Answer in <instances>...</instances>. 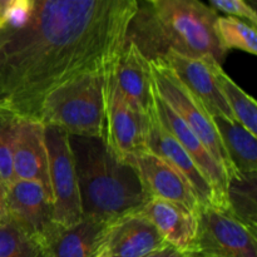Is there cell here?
<instances>
[{"label":"cell","instance_id":"cell-1","mask_svg":"<svg viewBox=\"0 0 257 257\" xmlns=\"http://www.w3.org/2000/svg\"><path fill=\"white\" fill-rule=\"evenodd\" d=\"M138 0H33L22 29L0 28V109L40 120L45 97L115 68Z\"/></svg>","mask_w":257,"mask_h":257},{"label":"cell","instance_id":"cell-2","mask_svg":"<svg viewBox=\"0 0 257 257\" xmlns=\"http://www.w3.org/2000/svg\"><path fill=\"white\" fill-rule=\"evenodd\" d=\"M218 14L201 0H165L138 7L127 33L148 60L168 52L211 59L222 64L226 50L216 33Z\"/></svg>","mask_w":257,"mask_h":257},{"label":"cell","instance_id":"cell-3","mask_svg":"<svg viewBox=\"0 0 257 257\" xmlns=\"http://www.w3.org/2000/svg\"><path fill=\"white\" fill-rule=\"evenodd\" d=\"M83 218L115 222L150 200L137 171L113 155L102 138L69 136Z\"/></svg>","mask_w":257,"mask_h":257},{"label":"cell","instance_id":"cell-4","mask_svg":"<svg viewBox=\"0 0 257 257\" xmlns=\"http://www.w3.org/2000/svg\"><path fill=\"white\" fill-rule=\"evenodd\" d=\"M114 72L115 68L87 73L55 88L43 102L40 122L69 136L103 140L107 89Z\"/></svg>","mask_w":257,"mask_h":257},{"label":"cell","instance_id":"cell-5","mask_svg":"<svg viewBox=\"0 0 257 257\" xmlns=\"http://www.w3.org/2000/svg\"><path fill=\"white\" fill-rule=\"evenodd\" d=\"M150 64L158 97L200 138L213 160L226 173L228 181V178L237 172L230 163L212 117L208 114L205 107L181 84L180 80L162 59L150 60Z\"/></svg>","mask_w":257,"mask_h":257},{"label":"cell","instance_id":"cell-6","mask_svg":"<svg viewBox=\"0 0 257 257\" xmlns=\"http://www.w3.org/2000/svg\"><path fill=\"white\" fill-rule=\"evenodd\" d=\"M196 252L202 257H257L256 228L246 225L227 207L200 206Z\"/></svg>","mask_w":257,"mask_h":257},{"label":"cell","instance_id":"cell-7","mask_svg":"<svg viewBox=\"0 0 257 257\" xmlns=\"http://www.w3.org/2000/svg\"><path fill=\"white\" fill-rule=\"evenodd\" d=\"M53 195V222L70 227L83 220L75 161L69 135L54 125H44Z\"/></svg>","mask_w":257,"mask_h":257},{"label":"cell","instance_id":"cell-8","mask_svg":"<svg viewBox=\"0 0 257 257\" xmlns=\"http://www.w3.org/2000/svg\"><path fill=\"white\" fill-rule=\"evenodd\" d=\"M115 73V72H114ZM148 119L131 107L110 78L105 102V130L103 141L113 155L125 161L130 156L147 148Z\"/></svg>","mask_w":257,"mask_h":257},{"label":"cell","instance_id":"cell-9","mask_svg":"<svg viewBox=\"0 0 257 257\" xmlns=\"http://www.w3.org/2000/svg\"><path fill=\"white\" fill-rule=\"evenodd\" d=\"M8 218L39 246L52 233L53 203L44 188L32 181L15 180L8 187Z\"/></svg>","mask_w":257,"mask_h":257},{"label":"cell","instance_id":"cell-10","mask_svg":"<svg viewBox=\"0 0 257 257\" xmlns=\"http://www.w3.org/2000/svg\"><path fill=\"white\" fill-rule=\"evenodd\" d=\"M181 84L205 107L211 117L235 119L215 75L217 62L168 52L162 58ZM221 65V64H220Z\"/></svg>","mask_w":257,"mask_h":257},{"label":"cell","instance_id":"cell-11","mask_svg":"<svg viewBox=\"0 0 257 257\" xmlns=\"http://www.w3.org/2000/svg\"><path fill=\"white\" fill-rule=\"evenodd\" d=\"M137 171L148 197L178 203L197 212L200 203L187 181L171 165L150 150H142L125 160Z\"/></svg>","mask_w":257,"mask_h":257},{"label":"cell","instance_id":"cell-12","mask_svg":"<svg viewBox=\"0 0 257 257\" xmlns=\"http://www.w3.org/2000/svg\"><path fill=\"white\" fill-rule=\"evenodd\" d=\"M147 150L160 156L178 173H181V176L187 181L190 187L192 188L200 206L213 205L225 207L220 201L215 188L203 176L192 158L160 122L156 113V107L155 112L150 115V119H148Z\"/></svg>","mask_w":257,"mask_h":257},{"label":"cell","instance_id":"cell-13","mask_svg":"<svg viewBox=\"0 0 257 257\" xmlns=\"http://www.w3.org/2000/svg\"><path fill=\"white\" fill-rule=\"evenodd\" d=\"M13 172L15 180L39 183L53 203L44 124L40 120L19 118L13 147Z\"/></svg>","mask_w":257,"mask_h":257},{"label":"cell","instance_id":"cell-14","mask_svg":"<svg viewBox=\"0 0 257 257\" xmlns=\"http://www.w3.org/2000/svg\"><path fill=\"white\" fill-rule=\"evenodd\" d=\"M114 80L118 92L131 107L146 117L155 112L156 88L150 60L133 43H125L118 58Z\"/></svg>","mask_w":257,"mask_h":257},{"label":"cell","instance_id":"cell-15","mask_svg":"<svg viewBox=\"0 0 257 257\" xmlns=\"http://www.w3.org/2000/svg\"><path fill=\"white\" fill-rule=\"evenodd\" d=\"M112 225L83 218L70 227L55 226L40 245L43 257H95L107 245Z\"/></svg>","mask_w":257,"mask_h":257},{"label":"cell","instance_id":"cell-16","mask_svg":"<svg viewBox=\"0 0 257 257\" xmlns=\"http://www.w3.org/2000/svg\"><path fill=\"white\" fill-rule=\"evenodd\" d=\"M156 113H157L158 119L162 123L163 127L173 136V138L180 143L181 147L188 153V156L192 158V161L200 168L203 176L215 188L222 205L227 207L226 205V187H227L226 173L223 172L220 165L213 160L211 153L203 146L200 138L158 97L157 92H156Z\"/></svg>","mask_w":257,"mask_h":257},{"label":"cell","instance_id":"cell-17","mask_svg":"<svg viewBox=\"0 0 257 257\" xmlns=\"http://www.w3.org/2000/svg\"><path fill=\"white\" fill-rule=\"evenodd\" d=\"M137 212L151 221L166 242L182 251L196 252L198 227L196 212L156 197H151Z\"/></svg>","mask_w":257,"mask_h":257},{"label":"cell","instance_id":"cell-18","mask_svg":"<svg viewBox=\"0 0 257 257\" xmlns=\"http://www.w3.org/2000/svg\"><path fill=\"white\" fill-rule=\"evenodd\" d=\"M166 243L151 221L135 212L113 222L107 247L109 257H145Z\"/></svg>","mask_w":257,"mask_h":257},{"label":"cell","instance_id":"cell-19","mask_svg":"<svg viewBox=\"0 0 257 257\" xmlns=\"http://www.w3.org/2000/svg\"><path fill=\"white\" fill-rule=\"evenodd\" d=\"M221 142L233 170L238 173L257 172V137L236 119L212 117Z\"/></svg>","mask_w":257,"mask_h":257},{"label":"cell","instance_id":"cell-20","mask_svg":"<svg viewBox=\"0 0 257 257\" xmlns=\"http://www.w3.org/2000/svg\"><path fill=\"white\" fill-rule=\"evenodd\" d=\"M256 178L257 172H237L228 178L226 187V205L228 210L253 228H257Z\"/></svg>","mask_w":257,"mask_h":257},{"label":"cell","instance_id":"cell-21","mask_svg":"<svg viewBox=\"0 0 257 257\" xmlns=\"http://www.w3.org/2000/svg\"><path fill=\"white\" fill-rule=\"evenodd\" d=\"M215 75L220 89L232 112L233 118L246 130L257 137V104L256 100L240 85L236 84L228 74L223 72L222 67H215Z\"/></svg>","mask_w":257,"mask_h":257},{"label":"cell","instance_id":"cell-22","mask_svg":"<svg viewBox=\"0 0 257 257\" xmlns=\"http://www.w3.org/2000/svg\"><path fill=\"white\" fill-rule=\"evenodd\" d=\"M216 33L223 49H238L257 54L256 27L236 17H220L216 20Z\"/></svg>","mask_w":257,"mask_h":257},{"label":"cell","instance_id":"cell-23","mask_svg":"<svg viewBox=\"0 0 257 257\" xmlns=\"http://www.w3.org/2000/svg\"><path fill=\"white\" fill-rule=\"evenodd\" d=\"M0 257H43L37 241L9 218L0 222Z\"/></svg>","mask_w":257,"mask_h":257},{"label":"cell","instance_id":"cell-24","mask_svg":"<svg viewBox=\"0 0 257 257\" xmlns=\"http://www.w3.org/2000/svg\"><path fill=\"white\" fill-rule=\"evenodd\" d=\"M19 117L0 109V180L7 187L15 181L13 172V147H14Z\"/></svg>","mask_w":257,"mask_h":257},{"label":"cell","instance_id":"cell-25","mask_svg":"<svg viewBox=\"0 0 257 257\" xmlns=\"http://www.w3.org/2000/svg\"><path fill=\"white\" fill-rule=\"evenodd\" d=\"M33 10V0H14L3 20L2 28L19 30L29 22Z\"/></svg>","mask_w":257,"mask_h":257},{"label":"cell","instance_id":"cell-26","mask_svg":"<svg viewBox=\"0 0 257 257\" xmlns=\"http://www.w3.org/2000/svg\"><path fill=\"white\" fill-rule=\"evenodd\" d=\"M213 7L220 12L230 15V17L246 19L250 24L257 23V15L255 9L246 0H210Z\"/></svg>","mask_w":257,"mask_h":257},{"label":"cell","instance_id":"cell-27","mask_svg":"<svg viewBox=\"0 0 257 257\" xmlns=\"http://www.w3.org/2000/svg\"><path fill=\"white\" fill-rule=\"evenodd\" d=\"M145 257H202L198 255L197 252H190V251H182L175 246L166 243L163 247L148 253Z\"/></svg>","mask_w":257,"mask_h":257},{"label":"cell","instance_id":"cell-28","mask_svg":"<svg viewBox=\"0 0 257 257\" xmlns=\"http://www.w3.org/2000/svg\"><path fill=\"white\" fill-rule=\"evenodd\" d=\"M7 197H8V187L0 180V222L8 218L7 210Z\"/></svg>","mask_w":257,"mask_h":257},{"label":"cell","instance_id":"cell-29","mask_svg":"<svg viewBox=\"0 0 257 257\" xmlns=\"http://www.w3.org/2000/svg\"><path fill=\"white\" fill-rule=\"evenodd\" d=\"M13 2H14V0H0V28H2L5 14H7L8 9L10 8Z\"/></svg>","mask_w":257,"mask_h":257},{"label":"cell","instance_id":"cell-30","mask_svg":"<svg viewBox=\"0 0 257 257\" xmlns=\"http://www.w3.org/2000/svg\"><path fill=\"white\" fill-rule=\"evenodd\" d=\"M95 257H109V251H108L107 245H105L104 247H103L102 250L99 251V253H98V255Z\"/></svg>","mask_w":257,"mask_h":257},{"label":"cell","instance_id":"cell-31","mask_svg":"<svg viewBox=\"0 0 257 257\" xmlns=\"http://www.w3.org/2000/svg\"><path fill=\"white\" fill-rule=\"evenodd\" d=\"M150 4H157V3H161V2H165V0H147Z\"/></svg>","mask_w":257,"mask_h":257}]
</instances>
